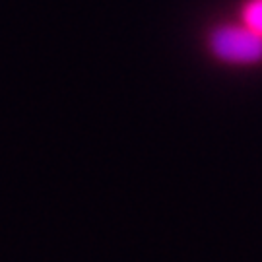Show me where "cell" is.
<instances>
[{
    "mask_svg": "<svg viewBox=\"0 0 262 262\" xmlns=\"http://www.w3.org/2000/svg\"><path fill=\"white\" fill-rule=\"evenodd\" d=\"M210 53L225 64H258L262 60V37L254 31L237 24H222L210 31Z\"/></svg>",
    "mask_w": 262,
    "mask_h": 262,
    "instance_id": "cell-1",
    "label": "cell"
},
{
    "mask_svg": "<svg viewBox=\"0 0 262 262\" xmlns=\"http://www.w3.org/2000/svg\"><path fill=\"white\" fill-rule=\"evenodd\" d=\"M239 21L262 37V0H247L241 8Z\"/></svg>",
    "mask_w": 262,
    "mask_h": 262,
    "instance_id": "cell-2",
    "label": "cell"
}]
</instances>
